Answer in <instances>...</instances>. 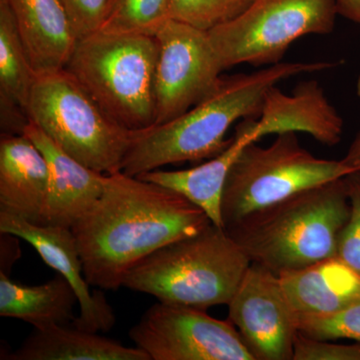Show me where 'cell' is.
I'll return each mask as SVG.
<instances>
[{
  "instance_id": "1",
  "label": "cell",
  "mask_w": 360,
  "mask_h": 360,
  "mask_svg": "<svg viewBox=\"0 0 360 360\" xmlns=\"http://www.w3.org/2000/svg\"><path fill=\"white\" fill-rule=\"evenodd\" d=\"M212 224L176 191L117 172L106 174L103 195L71 231L87 283L115 290L142 259Z\"/></svg>"
},
{
  "instance_id": "2",
  "label": "cell",
  "mask_w": 360,
  "mask_h": 360,
  "mask_svg": "<svg viewBox=\"0 0 360 360\" xmlns=\"http://www.w3.org/2000/svg\"><path fill=\"white\" fill-rule=\"evenodd\" d=\"M335 66L326 61L279 63L255 72L221 77L210 96L184 115L134 132L120 172L139 176L165 165L214 158L231 143L225 135L233 123L259 116L272 87L302 73Z\"/></svg>"
},
{
  "instance_id": "3",
  "label": "cell",
  "mask_w": 360,
  "mask_h": 360,
  "mask_svg": "<svg viewBox=\"0 0 360 360\" xmlns=\"http://www.w3.org/2000/svg\"><path fill=\"white\" fill-rule=\"evenodd\" d=\"M349 212L343 177L251 213L226 231L251 264L279 276L338 257Z\"/></svg>"
},
{
  "instance_id": "4",
  "label": "cell",
  "mask_w": 360,
  "mask_h": 360,
  "mask_svg": "<svg viewBox=\"0 0 360 360\" xmlns=\"http://www.w3.org/2000/svg\"><path fill=\"white\" fill-rule=\"evenodd\" d=\"M250 264L226 229L212 224L142 259L122 286L158 302L207 309L229 304Z\"/></svg>"
},
{
  "instance_id": "5",
  "label": "cell",
  "mask_w": 360,
  "mask_h": 360,
  "mask_svg": "<svg viewBox=\"0 0 360 360\" xmlns=\"http://www.w3.org/2000/svg\"><path fill=\"white\" fill-rule=\"evenodd\" d=\"M155 37L97 32L77 40L65 70L118 124H155Z\"/></svg>"
},
{
  "instance_id": "6",
  "label": "cell",
  "mask_w": 360,
  "mask_h": 360,
  "mask_svg": "<svg viewBox=\"0 0 360 360\" xmlns=\"http://www.w3.org/2000/svg\"><path fill=\"white\" fill-rule=\"evenodd\" d=\"M26 112L82 165L103 174L122 170L134 131L111 118L65 68L37 75Z\"/></svg>"
},
{
  "instance_id": "7",
  "label": "cell",
  "mask_w": 360,
  "mask_h": 360,
  "mask_svg": "<svg viewBox=\"0 0 360 360\" xmlns=\"http://www.w3.org/2000/svg\"><path fill=\"white\" fill-rule=\"evenodd\" d=\"M345 160L316 158L295 132L277 134L269 146L251 142L232 165L221 201L225 229L251 213L312 187L354 174Z\"/></svg>"
},
{
  "instance_id": "8",
  "label": "cell",
  "mask_w": 360,
  "mask_h": 360,
  "mask_svg": "<svg viewBox=\"0 0 360 360\" xmlns=\"http://www.w3.org/2000/svg\"><path fill=\"white\" fill-rule=\"evenodd\" d=\"M338 15L335 0H255L207 33L224 70L274 65L300 37L333 32Z\"/></svg>"
},
{
  "instance_id": "9",
  "label": "cell",
  "mask_w": 360,
  "mask_h": 360,
  "mask_svg": "<svg viewBox=\"0 0 360 360\" xmlns=\"http://www.w3.org/2000/svg\"><path fill=\"white\" fill-rule=\"evenodd\" d=\"M129 338L151 360H255L231 321L187 305L155 303Z\"/></svg>"
},
{
  "instance_id": "10",
  "label": "cell",
  "mask_w": 360,
  "mask_h": 360,
  "mask_svg": "<svg viewBox=\"0 0 360 360\" xmlns=\"http://www.w3.org/2000/svg\"><path fill=\"white\" fill-rule=\"evenodd\" d=\"M155 39V124H160L184 115L210 96L224 70L205 30L169 18Z\"/></svg>"
},
{
  "instance_id": "11",
  "label": "cell",
  "mask_w": 360,
  "mask_h": 360,
  "mask_svg": "<svg viewBox=\"0 0 360 360\" xmlns=\"http://www.w3.org/2000/svg\"><path fill=\"white\" fill-rule=\"evenodd\" d=\"M227 307L255 360H292L297 317L276 274L251 264Z\"/></svg>"
},
{
  "instance_id": "12",
  "label": "cell",
  "mask_w": 360,
  "mask_h": 360,
  "mask_svg": "<svg viewBox=\"0 0 360 360\" xmlns=\"http://www.w3.org/2000/svg\"><path fill=\"white\" fill-rule=\"evenodd\" d=\"M0 231L30 243L45 264L70 283L79 307V315L71 326L91 333H106L113 328L115 312L103 293L90 290L77 239L71 229L32 224L13 213L0 210Z\"/></svg>"
},
{
  "instance_id": "13",
  "label": "cell",
  "mask_w": 360,
  "mask_h": 360,
  "mask_svg": "<svg viewBox=\"0 0 360 360\" xmlns=\"http://www.w3.org/2000/svg\"><path fill=\"white\" fill-rule=\"evenodd\" d=\"M245 120L257 141L266 135L303 132L324 146H335L345 129L342 117L315 80L298 84L291 94L272 87L259 116Z\"/></svg>"
},
{
  "instance_id": "14",
  "label": "cell",
  "mask_w": 360,
  "mask_h": 360,
  "mask_svg": "<svg viewBox=\"0 0 360 360\" xmlns=\"http://www.w3.org/2000/svg\"><path fill=\"white\" fill-rule=\"evenodd\" d=\"M23 134L32 139L49 163V189L44 224L72 229L103 195L106 174L66 153L32 122Z\"/></svg>"
},
{
  "instance_id": "15",
  "label": "cell",
  "mask_w": 360,
  "mask_h": 360,
  "mask_svg": "<svg viewBox=\"0 0 360 360\" xmlns=\"http://www.w3.org/2000/svg\"><path fill=\"white\" fill-rule=\"evenodd\" d=\"M49 189V163L32 139L1 134L0 210L44 224Z\"/></svg>"
},
{
  "instance_id": "16",
  "label": "cell",
  "mask_w": 360,
  "mask_h": 360,
  "mask_svg": "<svg viewBox=\"0 0 360 360\" xmlns=\"http://www.w3.org/2000/svg\"><path fill=\"white\" fill-rule=\"evenodd\" d=\"M298 319L335 314L360 300V276L338 257L279 274Z\"/></svg>"
},
{
  "instance_id": "17",
  "label": "cell",
  "mask_w": 360,
  "mask_h": 360,
  "mask_svg": "<svg viewBox=\"0 0 360 360\" xmlns=\"http://www.w3.org/2000/svg\"><path fill=\"white\" fill-rule=\"evenodd\" d=\"M37 75L63 70L77 39L59 0H7Z\"/></svg>"
},
{
  "instance_id": "18",
  "label": "cell",
  "mask_w": 360,
  "mask_h": 360,
  "mask_svg": "<svg viewBox=\"0 0 360 360\" xmlns=\"http://www.w3.org/2000/svg\"><path fill=\"white\" fill-rule=\"evenodd\" d=\"M257 141L243 120L229 146L202 165L176 172L156 169L137 177L181 194L203 210L213 224L224 227L221 201L227 176L243 148Z\"/></svg>"
},
{
  "instance_id": "19",
  "label": "cell",
  "mask_w": 360,
  "mask_h": 360,
  "mask_svg": "<svg viewBox=\"0 0 360 360\" xmlns=\"http://www.w3.org/2000/svg\"><path fill=\"white\" fill-rule=\"evenodd\" d=\"M9 360H151L141 348L124 347L71 324L34 328Z\"/></svg>"
},
{
  "instance_id": "20",
  "label": "cell",
  "mask_w": 360,
  "mask_h": 360,
  "mask_svg": "<svg viewBox=\"0 0 360 360\" xmlns=\"http://www.w3.org/2000/svg\"><path fill=\"white\" fill-rule=\"evenodd\" d=\"M77 304V293L60 274L39 285H25L9 278L6 270L0 271V316L44 329L72 323Z\"/></svg>"
},
{
  "instance_id": "21",
  "label": "cell",
  "mask_w": 360,
  "mask_h": 360,
  "mask_svg": "<svg viewBox=\"0 0 360 360\" xmlns=\"http://www.w3.org/2000/svg\"><path fill=\"white\" fill-rule=\"evenodd\" d=\"M37 75L7 0H0V97L26 111Z\"/></svg>"
},
{
  "instance_id": "22",
  "label": "cell",
  "mask_w": 360,
  "mask_h": 360,
  "mask_svg": "<svg viewBox=\"0 0 360 360\" xmlns=\"http://www.w3.org/2000/svg\"><path fill=\"white\" fill-rule=\"evenodd\" d=\"M172 0H113L98 32L155 37L169 20Z\"/></svg>"
},
{
  "instance_id": "23",
  "label": "cell",
  "mask_w": 360,
  "mask_h": 360,
  "mask_svg": "<svg viewBox=\"0 0 360 360\" xmlns=\"http://www.w3.org/2000/svg\"><path fill=\"white\" fill-rule=\"evenodd\" d=\"M255 0H172L170 18L208 30L238 18Z\"/></svg>"
},
{
  "instance_id": "24",
  "label": "cell",
  "mask_w": 360,
  "mask_h": 360,
  "mask_svg": "<svg viewBox=\"0 0 360 360\" xmlns=\"http://www.w3.org/2000/svg\"><path fill=\"white\" fill-rule=\"evenodd\" d=\"M302 335L317 340L360 342V300L335 314L298 319Z\"/></svg>"
},
{
  "instance_id": "25",
  "label": "cell",
  "mask_w": 360,
  "mask_h": 360,
  "mask_svg": "<svg viewBox=\"0 0 360 360\" xmlns=\"http://www.w3.org/2000/svg\"><path fill=\"white\" fill-rule=\"evenodd\" d=\"M347 184L350 212L338 257L360 276V172L347 175Z\"/></svg>"
},
{
  "instance_id": "26",
  "label": "cell",
  "mask_w": 360,
  "mask_h": 360,
  "mask_svg": "<svg viewBox=\"0 0 360 360\" xmlns=\"http://www.w3.org/2000/svg\"><path fill=\"white\" fill-rule=\"evenodd\" d=\"M77 40L98 32L113 0H59Z\"/></svg>"
},
{
  "instance_id": "27",
  "label": "cell",
  "mask_w": 360,
  "mask_h": 360,
  "mask_svg": "<svg viewBox=\"0 0 360 360\" xmlns=\"http://www.w3.org/2000/svg\"><path fill=\"white\" fill-rule=\"evenodd\" d=\"M292 360H360V342L341 345L298 333Z\"/></svg>"
},
{
  "instance_id": "28",
  "label": "cell",
  "mask_w": 360,
  "mask_h": 360,
  "mask_svg": "<svg viewBox=\"0 0 360 360\" xmlns=\"http://www.w3.org/2000/svg\"><path fill=\"white\" fill-rule=\"evenodd\" d=\"M338 14L360 25V0H335Z\"/></svg>"
},
{
  "instance_id": "29",
  "label": "cell",
  "mask_w": 360,
  "mask_h": 360,
  "mask_svg": "<svg viewBox=\"0 0 360 360\" xmlns=\"http://www.w3.org/2000/svg\"><path fill=\"white\" fill-rule=\"evenodd\" d=\"M359 91L360 94V79L359 82ZM350 167H354L356 172H360V130L354 141L350 144L347 155L342 158Z\"/></svg>"
}]
</instances>
